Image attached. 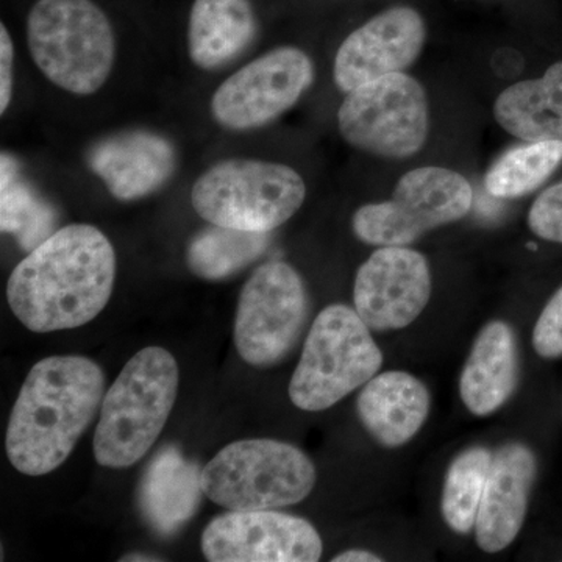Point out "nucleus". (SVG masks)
<instances>
[{"label": "nucleus", "mask_w": 562, "mask_h": 562, "mask_svg": "<svg viewBox=\"0 0 562 562\" xmlns=\"http://www.w3.org/2000/svg\"><path fill=\"white\" fill-rule=\"evenodd\" d=\"M494 117L514 138L562 140V61L539 79L517 81L498 95Z\"/></svg>", "instance_id": "21"}, {"label": "nucleus", "mask_w": 562, "mask_h": 562, "mask_svg": "<svg viewBox=\"0 0 562 562\" xmlns=\"http://www.w3.org/2000/svg\"><path fill=\"white\" fill-rule=\"evenodd\" d=\"M528 227L538 238L562 244V180L547 188L532 202Z\"/></svg>", "instance_id": "25"}, {"label": "nucleus", "mask_w": 562, "mask_h": 562, "mask_svg": "<svg viewBox=\"0 0 562 562\" xmlns=\"http://www.w3.org/2000/svg\"><path fill=\"white\" fill-rule=\"evenodd\" d=\"M382 366V350L357 310L327 306L314 319L292 373L291 402L303 412H324L364 386Z\"/></svg>", "instance_id": "6"}, {"label": "nucleus", "mask_w": 562, "mask_h": 562, "mask_svg": "<svg viewBox=\"0 0 562 562\" xmlns=\"http://www.w3.org/2000/svg\"><path fill=\"white\" fill-rule=\"evenodd\" d=\"M14 92V44L5 24L0 25V114L10 109Z\"/></svg>", "instance_id": "27"}, {"label": "nucleus", "mask_w": 562, "mask_h": 562, "mask_svg": "<svg viewBox=\"0 0 562 562\" xmlns=\"http://www.w3.org/2000/svg\"><path fill=\"white\" fill-rule=\"evenodd\" d=\"M519 383L516 336L506 322L492 321L476 336L462 369L460 394L473 416L501 409Z\"/></svg>", "instance_id": "18"}, {"label": "nucleus", "mask_w": 562, "mask_h": 562, "mask_svg": "<svg viewBox=\"0 0 562 562\" xmlns=\"http://www.w3.org/2000/svg\"><path fill=\"white\" fill-rule=\"evenodd\" d=\"M535 479L536 457L524 443H506L494 453L473 528L483 552H502L522 530Z\"/></svg>", "instance_id": "16"}, {"label": "nucleus", "mask_w": 562, "mask_h": 562, "mask_svg": "<svg viewBox=\"0 0 562 562\" xmlns=\"http://www.w3.org/2000/svg\"><path fill=\"white\" fill-rule=\"evenodd\" d=\"M105 376L90 358L36 362L22 384L7 428V457L24 475L54 472L68 460L105 397Z\"/></svg>", "instance_id": "2"}, {"label": "nucleus", "mask_w": 562, "mask_h": 562, "mask_svg": "<svg viewBox=\"0 0 562 562\" xmlns=\"http://www.w3.org/2000/svg\"><path fill=\"white\" fill-rule=\"evenodd\" d=\"M306 184L301 173L281 162L227 158L211 165L194 181L195 213L221 227L271 233L302 209Z\"/></svg>", "instance_id": "5"}, {"label": "nucleus", "mask_w": 562, "mask_h": 562, "mask_svg": "<svg viewBox=\"0 0 562 562\" xmlns=\"http://www.w3.org/2000/svg\"><path fill=\"white\" fill-rule=\"evenodd\" d=\"M562 162V140H530L506 150L484 176L497 199H519L542 187Z\"/></svg>", "instance_id": "23"}, {"label": "nucleus", "mask_w": 562, "mask_h": 562, "mask_svg": "<svg viewBox=\"0 0 562 562\" xmlns=\"http://www.w3.org/2000/svg\"><path fill=\"white\" fill-rule=\"evenodd\" d=\"M532 347L542 358L562 357V286L542 310L532 330Z\"/></svg>", "instance_id": "26"}, {"label": "nucleus", "mask_w": 562, "mask_h": 562, "mask_svg": "<svg viewBox=\"0 0 562 562\" xmlns=\"http://www.w3.org/2000/svg\"><path fill=\"white\" fill-rule=\"evenodd\" d=\"M202 495V471L176 447H165L143 476L139 505L144 517L161 535H171L188 522Z\"/></svg>", "instance_id": "20"}, {"label": "nucleus", "mask_w": 562, "mask_h": 562, "mask_svg": "<svg viewBox=\"0 0 562 562\" xmlns=\"http://www.w3.org/2000/svg\"><path fill=\"white\" fill-rule=\"evenodd\" d=\"M427 386L412 373L390 371L373 376L358 397V416L380 446L397 449L412 441L430 414Z\"/></svg>", "instance_id": "17"}, {"label": "nucleus", "mask_w": 562, "mask_h": 562, "mask_svg": "<svg viewBox=\"0 0 562 562\" xmlns=\"http://www.w3.org/2000/svg\"><path fill=\"white\" fill-rule=\"evenodd\" d=\"M271 241V233L244 232L210 224L191 239L187 265L199 279L221 281L257 261Z\"/></svg>", "instance_id": "22"}, {"label": "nucleus", "mask_w": 562, "mask_h": 562, "mask_svg": "<svg viewBox=\"0 0 562 562\" xmlns=\"http://www.w3.org/2000/svg\"><path fill=\"white\" fill-rule=\"evenodd\" d=\"M473 205L471 183L441 166L406 172L386 202L369 203L355 213V236L369 246H409L425 233L464 220Z\"/></svg>", "instance_id": "9"}, {"label": "nucleus", "mask_w": 562, "mask_h": 562, "mask_svg": "<svg viewBox=\"0 0 562 562\" xmlns=\"http://www.w3.org/2000/svg\"><path fill=\"white\" fill-rule=\"evenodd\" d=\"M116 280V251L90 224L52 233L11 272L7 301L35 333L72 330L99 316Z\"/></svg>", "instance_id": "1"}, {"label": "nucleus", "mask_w": 562, "mask_h": 562, "mask_svg": "<svg viewBox=\"0 0 562 562\" xmlns=\"http://www.w3.org/2000/svg\"><path fill=\"white\" fill-rule=\"evenodd\" d=\"M257 32L250 0H194L188 21V55L195 68L221 69L254 43Z\"/></svg>", "instance_id": "19"}, {"label": "nucleus", "mask_w": 562, "mask_h": 562, "mask_svg": "<svg viewBox=\"0 0 562 562\" xmlns=\"http://www.w3.org/2000/svg\"><path fill=\"white\" fill-rule=\"evenodd\" d=\"M180 371L161 347H146L128 360L103 397L94 432V458L110 469H127L157 442L176 403Z\"/></svg>", "instance_id": "3"}, {"label": "nucleus", "mask_w": 562, "mask_h": 562, "mask_svg": "<svg viewBox=\"0 0 562 562\" xmlns=\"http://www.w3.org/2000/svg\"><path fill=\"white\" fill-rule=\"evenodd\" d=\"M308 313L302 277L283 261L261 265L244 284L235 321L239 357L255 368H269L290 355Z\"/></svg>", "instance_id": "10"}, {"label": "nucleus", "mask_w": 562, "mask_h": 562, "mask_svg": "<svg viewBox=\"0 0 562 562\" xmlns=\"http://www.w3.org/2000/svg\"><path fill=\"white\" fill-rule=\"evenodd\" d=\"M427 40L419 11L398 5L382 11L342 41L333 77L342 92L412 68Z\"/></svg>", "instance_id": "14"}, {"label": "nucleus", "mask_w": 562, "mask_h": 562, "mask_svg": "<svg viewBox=\"0 0 562 562\" xmlns=\"http://www.w3.org/2000/svg\"><path fill=\"white\" fill-rule=\"evenodd\" d=\"M382 558L368 550H347L338 557L333 558V562H382Z\"/></svg>", "instance_id": "28"}, {"label": "nucleus", "mask_w": 562, "mask_h": 562, "mask_svg": "<svg viewBox=\"0 0 562 562\" xmlns=\"http://www.w3.org/2000/svg\"><path fill=\"white\" fill-rule=\"evenodd\" d=\"M27 47L40 72L69 94H95L116 63V33L92 0H38L29 11Z\"/></svg>", "instance_id": "4"}, {"label": "nucleus", "mask_w": 562, "mask_h": 562, "mask_svg": "<svg viewBox=\"0 0 562 562\" xmlns=\"http://www.w3.org/2000/svg\"><path fill=\"white\" fill-rule=\"evenodd\" d=\"M342 139L375 157H414L430 133V103L419 80L391 74L346 92L338 111Z\"/></svg>", "instance_id": "8"}, {"label": "nucleus", "mask_w": 562, "mask_h": 562, "mask_svg": "<svg viewBox=\"0 0 562 562\" xmlns=\"http://www.w3.org/2000/svg\"><path fill=\"white\" fill-rule=\"evenodd\" d=\"M140 557V554H138ZM122 561H155V558H136V554H133L131 558H124Z\"/></svg>", "instance_id": "29"}, {"label": "nucleus", "mask_w": 562, "mask_h": 562, "mask_svg": "<svg viewBox=\"0 0 562 562\" xmlns=\"http://www.w3.org/2000/svg\"><path fill=\"white\" fill-rule=\"evenodd\" d=\"M305 50L281 46L236 69L211 95L210 113L225 131L251 132L279 120L312 88Z\"/></svg>", "instance_id": "11"}, {"label": "nucleus", "mask_w": 562, "mask_h": 562, "mask_svg": "<svg viewBox=\"0 0 562 562\" xmlns=\"http://www.w3.org/2000/svg\"><path fill=\"white\" fill-rule=\"evenodd\" d=\"M202 552L211 562H316L324 549L308 520L261 509L211 520L202 535Z\"/></svg>", "instance_id": "12"}, {"label": "nucleus", "mask_w": 562, "mask_h": 562, "mask_svg": "<svg viewBox=\"0 0 562 562\" xmlns=\"http://www.w3.org/2000/svg\"><path fill=\"white\" fill-rule=\"evenodd\" d=\"M430 297V266L408 246L379 247L355 277V310L373 331L408 327Z\"/></svg>", "instance_id": "13"}, {"label": "nucleus", "mask_w": 562, "mask_h": 562, "mask_svg": "<svg viewBox=\"0 0 562 562\" xmlns=\"http://www.w3.org/2000/svg\"><path fill=\"white\" fill-rule=\"evenodd\" d=\"M316 479L301 449L273 439L228 443L202 469L206 497L231 512L295 505L312 494Z\"/></svg>", "instance_id": "7"}, {"label": "nucleus", "mask_w": 562, "mask_h": 562, "mask_svg": "<svg viewBox=\"0 0 562 562\" xmlns=\"http://www.w3.org/2000/svg\"><path fill=\"white\" fill-rule=\"evenodd\" d=\"M494 454L484 447H472L454 458L447 471L442 491V517L450 530L468 535L475 528L484 486Z\"/></svg>", "instance_id": "24"}, {"label": "nucleus", "mask_w": 562, "mask_h": 562, "mask_svg": "<svg viewBox=\"0 0 562 562\" xmlns=\"http://www.w3.org/2000/svg\"><path fill=\"white\" fill-rule=\"evenodd\" d=\"M87 161L114 199L135 202L171 181L179 154L171 139L139 128L99 139L88 151Z\"/></svg>", "instance_id": "15"}]
</instances>
